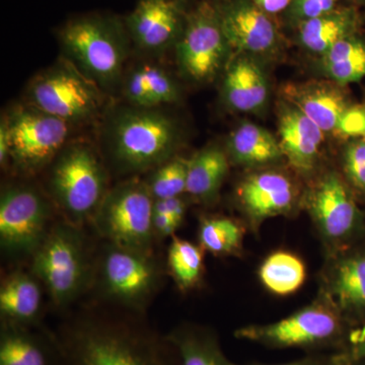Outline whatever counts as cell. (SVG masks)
Returning a JSON list of instances; mask_svg holds the SVG:
<instances>
[{
    "label": "cell",
    "instance_id": "cell-5",
    "mask_svg": "<svg viewBox=\"0 0 365 365\" xmlns=\"http://www.w3.org/2000/svg\"><path fill=\"white\" fill-rule=\"evenodd\" d=\"M31 270L55 306L76 302L93 277L81 227L66 220L53 225L32 256Z\"/></svg>",
    "mask_w": 365,
    "mask_h": 365
},
{
    "label": "cell",
    "instance_id": "cell-10",
    "mask_svg": "<svg viewBox=\"0 0 365 365\" xmlns=\"http://www.w3.org/2000/svg\"><path fill=\"white\" fill-rule=\"evenodd\" d=\"M47 197L26 184L6 186L0 196V246L9 257H32L52 227Z\"/></svg>",
    "mask_w": 365,
    "mask_h": 365
},
{
    "label": "cell",
    "instance_id": "cell-26",
    "mask_svg": "<svg viewBox=\"0 0 365 365\" xmlns=\"http://www.w3.org/2000/svg\"><path fill=\"white\" fill-rule=\"evenodd\" d=\"M167 338L176 349L180 365H237L225 357L215 336L205 329L179 327Z\"/></svg>",
    "mask_w": 365,
    "mask_h": 365
},
{
    "label": "cell",
    "instance_id": "cell-17",
    "mask_svg": "<svg viewBox=\"0 0 365 365\" xmlns=\"http://www.w3.org/2000/svg\"><path fill=\"white\" fill-rule=\"evenodd\" d=\"M120 91L127 104L148 109H160L180 98L175 79L163 67L153 63H138L125 71Z\"/></svg>",
    "mask_w": 365,
    "mask_h": 365
},
{
    "label": "cell",
    "instance_id": "cell-2",
    "mask_svg": "<svg viewBox=\"0 0 365 365\" xmlns=\"http://www.w3.org/2000/svg\"><path fill=\"white\" fill-rule=\"evenodd\" d=\"M180 137L176 121L162 109L122 106L106 120V165L128 178L150 172L175 157Z\"/></svg>",
    "mask_w": 365,
    "mask_h": 365
},
{
    "label": "cell",
    "instance_id": "cell-35",
    "mask_svg": "<svg viewBox=\"0 0 365 365\" xmlns=\"http://www.w3.org/2000/svg\"><path fill=\"white\" fill-rule=\"evenodd\" d=\"M337 130L345 136L364 137L365 107H349L341 118Z\"/></svg>",
    "mask_w": 365,
    "mask_h": 365
},
{
    "label": "cell",
    "instance_id": "cell-42",
    "mask_svg": "<svg viewBox=\"0 0 365 365\" xmlns=\"http://www.w3.org/2000/svg\"><path fill=\"white\" fill-rule=\"evenodd\" d=\"M330 365H354V362L349 361V360H345L342 359H331Z\"/></svg>",
    "mask_w": 365,
    "mask_h": 365
},
{
    "label": "cell",
    "instance_id": "cell-44",
    "mask_svg": "<svg viewBox=\"0 0 365 365\" xmlns=\"http://www.w3.org/2000/svg\"><path fill=\"white\" fill-rule=\"evenodd\" d=\"M364 139H365V130H364Z\"/></svg>",
    "mask_w": 365,
    "mask_h": 365
},
{
    "label": "cell",
    "instance_id": "cell-19",
    "mask_svg": "<svg viewBox=\"0 0 365 365\" xmlns=\"http://www.w3.org/2000/svg\"><path fill=\"white\" fill-rule=\"evenodd\" d=\"M42 302L41 282L33 273L16 270L2 279L0 285L1 322L33 328L39 324Z\"/></svg>",
    "mask_w": 365,
    "mask_h": 365
},
{
    "label": "cell",
    "instance_id": "cell-30",
    "mask_svg": "<svg viewBox=\"0 0 365 365\" xmlns=\"http://www.w3.org/2000/svg\"><path fill=\"white\" fill-rule=\"evenodd\" d=\"M333 292L341 306L365 307V257H353L340 264L334 277Z\"/></svg>",
    "mask_w": 365,
    "mask_h": 365
},
{
    "label": "cell",
    "instance_id": "cell-32",
    "mask_svg": "<svg viewBox=\"0 0 365 365\" xmlns=\"http://www.w3.org/2000/svg\"><path fill=\"white\" fill-rule=\"evenodd\" d=\"M242 237V228L227 217L205 218L199 228L201 246L215 255L234 253L241 247Z\"/></svg>",
    "mask_w": 365,
    "mask_h": 365
},
{
    "label": "cell",
    "instance_id": "cell-36",
    "mask_svg": "<svg viewBox=\"0 0 365 365\" xmlns=\"http://www.w3.org/2000/svg\"><path fill=\"white\" fill-rule=\"evenodd\" d=\"M186 210L187 204L181 196L155 200L153 204V212L170 215L179 227L184 220Z\"/></svg>",
    "mask_w": 365,
    "mask_h": 365
},
{
    "label": "cell",
    "instance_id": "cell-20",
    "mask_svg": "<svg viewBox=\"0 0 365 365\" xmlns=\"http://www.w3.org/2000/svg\"><path fill=\"white\" fill-rule=\"evenodd\" d=\"M324 133L318 125L295 107L288 108L281 114V150L297 170L307 172L313 168L324 140Z\"/></svg>",
    "mask_w": 365,
    "mask_h": 365
},
{
    "label": "cell",
    "instance_id": "cell-12",
    "mask_svg": "<svg viewBox=\"0 0 365 365\" xmlns=\"http://www.w3.org/2000/svg\"><path fill=\"white\" fill-rule=\"evenodd\" d=\"M342 324L338 314L321 304L304 307L267 325L240 328L235 336L239 339L275 348H314L332 345L340 339Z\"/></svg>",
    "mask_w": 365,
    "mask_h": 365
},
{
    "label": "cell",
    "instance_id": "cell-21",
    "mask_svg": "<svg viewBox=\"0 0 365 365\" xmlns=\"http://www.w3.org/2000/svg\"><path fill=\"white\" fill-rule=\"evenodd\" d=\"M285 96L324 132L337 130L341 118L349 108L344 93L330 83L288 86Z\"/></svg>",
    "mask_w": 365,
    "mask_h": 365
},
{
    "label": "cell",
    "instance_id": "cell-33",
    "mask_svg": "<svg viewBox=\"0 0 365 365\" xmlns=\"http://www.w3.org/2000/svg\"><path fill=\"white\" fill-rule=\"evenodd\" d=\"M345 170L355 186L365 191V139L353 141L345 153Z\"/></svg>",
    "mask_w": 365,
    "mask_h": 365
},
{
    "label": "cell",
    "instance_id": "cell-15",
    "mask_svg": "<svg viewBox=\"0 0 365 365\" xmlns=\"http://www.w3.org/2000/svg\"><path fill=\"white\" fill-rule=\"evenodd\" d=\"M309 209L319 230L329 239H342L356 223L355 204L336 175H328L317 185L309 198Z\"/></svg>",
    "mask_w": 365,
    "mask_h": 365
},
{
    "label": "cell",
    "instance_id": "cell-31",
    "mask_svg": "<svg viewBox=\"0 0 365 365\" xmlns=\"http://www.w3.org/2000/svg\"><path fill=\"white\" fill-rule=\"evenodd\" d=\"M189 160L174 157L150 170L145 180L155 200L180 197L187 192Z\"/></svg>",
    "mask_w": 365,
    "mask_h": 365
},
{
    "label": "cell",
    "instance_id": "cell-25",
    "mask_svg": "<svg viewBox=\"0 0 365 365\" xmlns=\"http://www.w3.org/2000/svg\"><path fill=\"white\" fill-rule=\"evenodd\" d=\"M228 173L225 151L209 146L189 160L186 193L201 201L215 198Z\"/></svg>",
    "mask_w": 365,
    "mask_h": 365
},
{
    "label": "cell",
    "instance_id": "cell-43",
    "mask_svg": "<svg viewBox=\"0 0 365 365\" xmlns=\"http://www.w3.org/2000/svg\"><path fill=\"white\" fill-rule=\"evenodd\" d=\"M356 1L360 2V4H365V0H356Z\"/></svg>",
    "mask_w": 365,
    "mask_h": 365
},
{
    "label": "cell",
    "instance_id": "cell-22",
    "mask_svg": "<svg viewBox=\"0 0 365 365\" xmlns=\"http://www.w3.org/2000/svg\"><path fill=\"white\" fill-rule=\"evenodd\" d=\"M222 88L225 102L235 111H256L268 98L263 71L247 57H240L227 66Z\"/></svg>",
    "mask_w": 365,
    "mask_h": 365
},
{
    "label": "cell",
    "instance_id": "cell-34",
    "mask_svg": "<svg viewBox=\"0 0 365 365\" xmlns=\"http://www.w3.org/2000/svg\"><path fill=\"white\" fill-rule=\"evenodd\" d=\"M338 0H294L292 14L300 21L319 18L333 11Z\"/></svg>",
    "mask_w": 365,
    "mask_h": 365
},
{
    "label": "cell",
    "instance_id": "cell-1",
    "mask_svg": "<svg viewBox=\"0 0 365 365\" xmlns=\"http://www.w3.org/2000/svg\"><path fill=\"white\" fill-rule=\"evenodd\" d=\"M50 333L57 365H180L167 336L135 312L83 311Z\"/></svg>",
    "mask_w": 365,
    "mask_h": 365
},
{
    "label": "cell",
    "instance_id": "cell-27",
    "mask_svg": "<svg viewBox=\"0 0 365 365\" xmlns=\"http://www.w3.org/2000/svg\"><path fill=\"white\" fill-rule=\"evenodd\" d=\"M329 78L339 85H348L365 78V41L356 36L339 41L322 60Z\"/></svg>",
    "mask_w": 365,
    "mask_h": 365
},
{
    "label": "cell",
    "instance_id": "cell-7",
    "mask_svg": "<svg viewBox=\"0 0 365 365\" xmlns=\"http://www.w3.org/2000/svg\"><path fill=\"white\" fill-rule=\"evenodd\" d=\"M104 91L62 58L36 76L28 88L29 104L69 125L90 123L102 113Z\"/></svg>",
    "mask_w": 365,
    "mask_h": 365
},
{
    "label": "cell",
    "instance_id": "cell-37",
    "mask_svg": "<svg viewBox=\"0 0 365 365\" xmlns=\"http://www.w3.org/2000/svg\"><path fill=\"white\" fill-rule=\"evenodd\" d=\"M153 227L155 239H165L175 235L179 225L170 215L153 212Z\"/></svg>",
    "mask_w": 365,
    "mask_h": 365
},
{
    "label": "cell",
    "instance_id": "cell-6",
    "mask_svg": "<svg viewBox=\"0 0 365 365\" xmlns=\"http://www.w3.org/2000/svg\"><path fill=\"white\" fill-rule=\"evenodd\" d=\"M153 204L145 180L128 178L110 188L93 222L106 242L151 253L157 240L153 227Z\"/></svg>",
    "mask_w": 365,
    "mask_h": 365
},
{
    "label": "cell",
    "instance_id": "cell-40",
    "mask_svg": "<svg viewBox=\"0 0 365 365\" xmlns=\"http://www.w3.org/2000/svg\"><path fill=\"white\" fill-rule=\"evenodd\" d=\"M342 359L351 360V361H357V360L365 359V339L360 341L354 347L352 348V351L350 353L349 357H342Z\"/></svg>",
    "mask_w": 365,
    "mask_h": 365
},
{
    "label": "cell",
    "instance_id": "cell-29",
    "mask_svg": "<svg viewBox=\"0 0 365 365\" xmlns=\"http://www.w3.org/2000/svg\"><path fill=\"white\" fill-rule=\"evenodd\" d=\"M202 250L186 240L173 235L168 252V270L180 289H192L202 278Z\"/></svg>",
    "mask_w": 365,
    "mask_h": 365
},
{
    "label": "cell",
    "instance_id": "cell-28",
    "mask_svg": "<svg viewBox=\"0 0 365 365\" xmlns=\"http://www.w3.org/2000/svg\"><path fill=\"white\" fill-rule=\"evenodd\" d=\"M260 279L268 290L278 295L294 294L306 280L304 264L295 255L276 252L261 266Z\"/></svg>",
    "mask_w": 365,
    "mask_h": 365
},
{
    "label": "cell",
    "instance_id": "cell-4",
    "mask_svg": "<svg viewBox=\"0 0 365 365\" xmlns=\"http://www.w3.org/2000/svg\"><path fill=\"white\" fill-rule=\"evenodd\" d=\"M48 188L66 222L93 220L109 191L108 167L91 144L67 143L49 165Z\"/></svg>",
    "mask_w": 365,
    "mask_h": 365
},
{
    "label": "cell",
    "instance_id": "cell-18",
    "mask_svg": "<svg viewBox=\"0 0 365 365\" xmlns=\"http://www.w3.org/2000/svg\"><path fill=\"white\" fill-rule=\"evenodd\" d=\"M57 360L50 331L1 322L0 365H57Z\"/></svg>",
    "mask_w": 365,
    "mask_h": 365
},
{
    "label": "cell",
    "instance_id": "cell-14",
    "mask_svg": "<svg viewBox=\"0 0 365 365\" xmlns=\"http://www.w3.org/2000/svg\"><path fill=\"white\" fill-rule=\"evenodd\" d=\"M216 11L232 49L252 54L272 51L277 43V30L253 0H227Z\"/></svg>",
    "mask_w": 365,
    "mask_h": 365
},
{
    "label": "cell",
    "instance_id": "cell-9",
    "mask_svg": "<svg viewBox=\"0 0 365 365\" xmlns=\"http://www.w3.org/2000/svg\"><path fill=\"white\" fill-rule=\"evenodd\" d=\"M11 131V160L16 172L35 175L51 165L67 144L71 126L31 104L6 113Z\"/></svg>",
    "mask_w": 365,
    "mask_h": 365
},
{
    "label": "cell",
    "instance_id": "cell-38",
    "mask_svg": "<svg viewBox=\"0 0 365 365\" xmlns=\"http://www.w3.org/2000/svg\"><path fill=\"white\" fill-rule=\"evenodd\" d=\"M11 131H9V121L4 114L0 122V165L6 168L11 160Z\"/></svg>",
    "mask_w": 365,
    "mask_h": 365
},
{
    "label": "cell",
    "instance_id": "cell-24",
    "mask_svg": "<svg viewBox=\"0 0 365 365\" xmlns=\"http://www.w3.org/2000/svg\"><path fill=\"white\" fill-rule=\"evenodd\" d=\"M227 148L232 160L245 165H266L283 155L275 137L266 129L251 123L242 124L232 132Z\"/></svg>",
    "mask_w": 365,
    "mask_h": 365
},
{
    "label": "cell",
    "instance_id": "cell-3",
    "mask_svg": "<svg viewBox=\"0 0 365 365\" xmlns=\"http://www.w3.org/2000/svg\"><path fill=\"white\" fill-rule=\"evenodd\" d=\"M128 37L121 26L98 16L71 21L59 33L64 58L104 93L121 88Z\"/></svg>",
    "mask_w": 365,
    "mask_h": 365
},
{
    "label": "cell",
    "instance_id": "cell-39",
    "mask_svg": "<svg viewBox=\"0 0 365 365\" xmlns=\"http://www.w3.org/2000/svg\"><path fill=\"white\" fill-rule=\"evenodd\" d=\"M253 1L264 13L275 14L287 9L294 0H253Z\"/></svg>",
    "mask_w": 365,
    "mask_h": 365
},
{
    "label": "cell",
    "instance_id": "cell-13",
    "mask_svg": "<svg viewBox=\"0 0 365 365\" xmlns=\"http://www.w3.org/2000/svg\"><path fill=\"white\" fill-rule=\"evenodd\" d=\"M126 28L141 51L158 55L176 45L184 26L174 0H139L127 16Z\"/></svg>",
    "mask_w": 365,
    "mask_h": 365
},
{
    "label": "cell",
    "instance_id": "cell-41",
    "mask_svg": "<svg viewBox=\"0 0 365 365\" xmlns=\"http://www.w3.org/2000/svg\"><path fill=\"white\" fill-rule=\"evenodd\" d=\"M331 360L327 362L326 360L316 359V357H306L295 361L288 362V364H278V365H330ZM253 365H266V364H253Z\"/></svg>",
    "mask_w": 365,
    "mask_h": 365
},
{
    "label": "cell",
    "instance_id": "cell-16",
    "mask_svg": "<svg viewBox=\"0 0 365 365\" xmlns=\"http://www.w3.org/2000/svg\"><path fill=\"white\" fill-rule=\"evenodd\" d=\"M242 207L256 222L284 215L294 202V188L284 175L264 172L247 178L239 188Z\"/></svg>",
    "mask_w": 365,
    "mask_h": 365
},
{
    "label": "cell",
    "instance_id": "cell-8",
    "mask_svg": "<svg viewBox=\"0 0 365 365\" xmlns=\"http://www.w3.org/2000/svg\"><path fill=\"white\" fill-rule=\"evenodd\" d=\"M106 244L95 273L101 292L110 302L143 314L162 283L160 265L151 253Z\"/></svg>",
    "mask_w": 365,
    "mask_h": 365
},
{
    "label": "cell",
    "instance_id": "cell-23",
    "mask_svg": "<svg viewBox=\"0 0 365 365\" xmlns=\"http://www.w3.org/2000/svg\"><path fill=\"white\" fill-rule=\"evenodd\" d=\"M359 21L355 9H334L319 18L300 21V43L309 51L323 56L339 41L355 35Z\"/></svg>",
    "mask_w": 365,
    "mask_h": 365
},
{
    "label": "cell",
    "instance_id": "cell-11",
    "mask_svg": "<svg viewBox=\"0 0 365 365\" xmlns=\"http://www.w3.org/2000/svg\"><path fill=\"white\" fill-rule=\"evenodd\" d=\"M175 48L178 66L186 78L195 83L212 81L222 71L232 49L216 7L203 4L194 11Z\"/></svg>",
    "mask_w": 365,
    "mask_h": 365
}]
</instances>
